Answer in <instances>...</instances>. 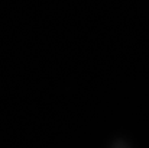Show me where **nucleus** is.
Listing matches in <instances>:
<instances>
[{"instance_id": "nucleus-1", "label": "nucleus", "mask_w": 149, "mask_h": 148, "mask_svg": "<svg viewBox=\"0 0 149 148\" xmlns=\"http://www.w3.org/2000/svg\"><path fill=\"white\" fill-rule=\"evenodd\" d=\"M113 148H127V145H126L125 142H116V144L113 145Z\"/></svg>"}]
</instances>
